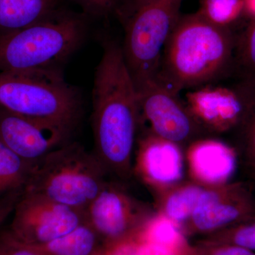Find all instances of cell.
Returning <instances> with one entry per match:
<instances>
[{
	"label": "cell",
	"mask_w": 255,
	"mask_h": 255,
	"mask_svg": "<svg viewBox=\"0 0 255 255\" xmlns=\"http://www.w3.org/2000/svg\"><path fill=\"white\" fill-rule=\"evenodd\" d=\"M243 11V0H201L198 13L209 22L228 28Z\"/></svg>",
	"instance_id": "7402d4cb"
},
{
	"label": "cell",
	"mask_w": 255,
	"mask_h": 255,
	"mask_svg": "<svg viewBox=\"0 0 255 255\" xmlns=\"http://www.w3.org/2000/svg\"><path fill=\"white\" fill-rule=\"evenodd\" d=\"M149 0H134V6H137L143 4V3L147 2Z\"/></svg>",
	"instance_id": "f1b7e54d"
},
{
	"label": "cell",
	"mask_w": 255,
	"mask_h": 255,
	"mask_svg": "<svg viewBox=\"0 0 255 255\" xmlns=\"http://www.w3.org/2000/svg\"><path fill=\"white\" fill-rule=\"evenodd\" d=\"M241 138V148L246 163L251 169L255 168V87L252 90L246 115L238 128Z\"/></svg>",
	"instance_id": "603a6c76"
},
{
	"label": "cell",
	"mask_w": 255,
	"mask_h": 255,
	"mask_svg": "<svg viewBox=\"0 0 255 255\" xmlns=\"http://www.w3.org/2000/svg\"><path fill=\"white\" fill-rule=\"evenodd\" d=\"M108 176L93 152L69 142L34 164L24 191L85 212Z\"/></svg>",
	"instance_id": "5b68a950"
},
{
	"label": "cell",
	"mask_w": 255,
	"mask_h": 255,
	"mask_svg": "<svg viewBox=\"0 0 255 255\" xmlns=\"http://www.w3.org/2000/svg\"><path fill=\"white\" fill-rule=\"evenodd\" d=\"M244 11L255 19V0H243Z\"/></svg>",
	"instance_id": "83f0119b"
},
{
	"label": "cell",
	"mask_w": 255,
	"mask_h": 255,
	"mask_svg": "<svg viewBox=\"0 0 255 255\" xmlns=\"http://www.w3.org/2000/svg\"><path fill=\"white\" fill-rule=\"evenodd\" d=\"M29 246L38 255H100L104 249L98 235L87 221L57 239Z\"/></svg>",
	"instance_id": "ac0fdd59"
},
{
	"label": "cell",
	"mask_w": 255,
	"mask_h": 255,
	"mask_svg": "<svg viewBox=\"0 0 255 255\" xmlns=\"http://www.w3.org/2000/svg\"><path fill=\"white\" fill-rule=\"evenodd\" d=\"M233 63L239 70L241 85L255 87V19L236 41Z\"/></svg>",
	"instance_id": "ffe728a7"
},
{
	"label": "cell",
	"mask_w": 255,
	"mask_h": 255,
	"mask_svg": "<svg viewBox=\"0 0 255 255\" xmlns=\"http://www.w3.org/2000/svg\"><path fill=\"white\" fill-rule=\"evenodd\" d=\"M205 186L191 179H182L173 185L152 194L155 209L182 229L194 214Z\"/></svg>",
	"instance_id": "2e32d148"
},
{
	"label": "cell",
	"mask_w": 255,
	"mask_h": 255,
	"mask_svg": "<svg viewBox=\"0 0 255 255\" xmlns=\"http://www.w3.org/2000/svg\"><path fill=\"white\" fill-rule=\"evenodd\" d=\"M255 218V199L243 183L206 187L181 231L187 238L209 236Z\"/></svg>",
	"instance_id": "30bf717a"
},
{
	"label": "cell",
	"mask_w": 255,
	"mask_h": 255,
	"mask_svg": "<svg viewBox=\"0 0 255 255\" xmlns=\"http://www.w3.org/2000/svg\"><path fill=\"white\" fill-rule=\"evenodd\" d=\"M72 133L53 124L0 108V140L20 157L36 164L70 141Z\"/></svg>",
	"instance_id": "4fadbf2b"
},
{
	"label": "cell",
	"mask_w": 255,
	"mask_h": 255,
	"mask_svg": "<svg viewBox=\"0 0 255 255\" xmlns=\"http://www.w3.org/2000/svg\"><path fill=\"white\" fill-rule=\"evenodd\" d=\"M34 164L20 157L0 140V196L24 191Z\"/></svg>",
	"instance_id": "d6986e66"
},
{
	"label": "cell",
	"mask_w": 255,
	"mask_h": 255,
	"mask_svg": "<svg viewBox=\"0 0 255 255\" xmlns=\"http://www.w3.org/2000/svg\"><path fill=\"white\" fill-rule=\"evenodd\" d=\"M207 244L230 245L255 253V218L201 238Z\"/></svg>",
	"instance_id": "44dd1931"
},
{
	"label": "cell",
	"mask_w": 255,
	"mask_h": 255,
	"mask_svg": "<svg viewBox=\"0 0 255 255\" xmlns=\"http://www.w3.org/2000/svg\"><path fill=\"white\" fill-rule=\"evenodd\" d=\"M0 108L73 133L81 117L79 92L61 70L0 73Z\"/></svg>",
	"instance_id": "277c9868"
},
{
	"label": "cell",
	"mask_w": 255,
	"mask_h": 255,
	"mask_svg": "<svg viewBox=\"0 0 255 255\" xmlns=\"http://www.w3.org/2000/svg\"><path fill=\"white\" fill-rule=\"evenodd\" d=\"M199 255H255L254 252L234 246L222 244H207L196 242Z\"/></svg>",
	"instance_id": "d4e9b609"
},
{
	"label": "cell",
	"mask_w": 255,
	"mask_h": 255,
	"mask_svg": "<svg viewBox=\"0 0 255 255\" xmlns=\"http://www.w3.org/2000/svg\"><path fill=\"white\" fill-rule=\"evenodd\" d=\"M252 170H253V175L255 180V168L252 169Z\"/></svg>",
	"instance_id": "f546056e"
},
{
	"label": "cell",
	"mask_w": 255,
	"mask_h": 255,
	"mask_svg": "<svg viewBox=\"0 0 255 255\" xmlns=\"http://www.w3.org/2000/svg\"><path fill=\"white\" fill-rule=\"evenodd\" d=\"M236 45L229 28L198 12L180 16L162 52L155 80L177 95L210 85L233 66Z\"/></svg>",
	"instance_id": "7a4b0ae2"
},
{
	"label": "cell",
	"mask_w": 255,
	"mask_h": 255,
	"mask_svg": "<svg viewBox=\"0 0 255 255\" xmlns=\"http://www.w3.org/2000/svg\"><path fill=\"white\" fill-rule=\"evenodd\" d=\"M139 130L132 174L137 176L152 194L184 179V149L148 130Z\"/></svg>",
	"instance_id": "7c38bea8"
},
{
	"label": "cell",
	"mask_w": 255,
	"mask_h": 255,
	"mask_svg": "<svg viewBox=\"0 0 255 255\" xmlns=\"http://www.w3.org/2000/svg\"><path fill=\"white\" fill-rule=\"evenodd\" d=\"M0 255H38L33 249L14 237L9 230L0 232Z\"/></svg>",
	"instance_id": "cb8c5ba5"
},
{
	"label": "cell",
	"mask_w": 255,
	"mask_h": 255,
	"mask_svg": "<svg viewBox=\"0 0 255 255\" xmlns=\"http://www.w3.org/2000/svg\"><path fill=\"white\" fill-rule=\"evenodd\" d=\"M253 88L204 85L188 92L184 102L210 136L214 137L240 127Z\"/></svg>",
	"instance_id": "8fae6325"
},
{
	"label": "cell",
	"mask_w": 255,
	"mask_h": 255,
	"mask_svg": "<svg viewBox=\"0 0 255 255\" xmlns=\"http://www.w3.org/2000/svg\"><path fill=\"white\" fill-rule=\"evenodd\" d=\"M23 191L9 193L0 196V225L14 211L15 205L22 195Z\"/></svg>",
	"instance_id": "4316f807"
},
{
	"label": "cell",
	"mask_w": 255,
	"mask_h": 255,
	"mask_svg": "<svg viewBox=\"0 0 255 255\" xmlns=\"http://www.w3.org/2000/svg\"><path fill=\"white\" fill-rule=\"evenodd\" d=\"M86 12L95 16L108 14L115 7L117 0H73Z\"/></svg>",
	"instance_id": "484cf974"
},
{
	"label": "cell",
	"mask_w": 255,
	"mask_h": 255,
	"mask_svg": "<svg viewBox=\"0 0 255 255\" xmlns=\"http://www.w3.org/2000/svg\"><path fill=\"white\" fill-rule=\"evenodd\" d=\"M182 0H149L134 6L122 47L135 87L155 80L167 40L180 17Z\"/></svg>",
	"instance_id": "8992f818"
},
{
	"label": "cell",
	"mask_w": 255,
	"mask_h": 255,
	"mask_svg": "<svg viewBox=\"0 0 255 255\" xmlns=\"http://www.w3.org/2000/svg\"><path fill=\"white\" fill-rule=\"evenodd\" d=\"M192 244L174 223L156 213L132 239L104 249L100 255H199Z\"/></svg>",
	"instance_id": "5bb4252c"
},
{
	"label": "cell",
	"mask_w": 255,
	"mask_h": 255,
	"mask_svg": "<svg viewBox=\"0 0 255 255\" xmlns=\"http://www.w3.org/2000/svg\"><path fill=\"white\" fill-rule=\"evenodd\" d=\"M93 153L108 175L126 182L132 176L139 129L136 88L122 47L104 44L92 90Z\"/></svg>",
	"instance_id": "6da1fadb"
},
{
	"label": "cell",
	"mask_w": 255,
	"mask_h": 255,
	"mask_svg": "<svg viewBox=\"0 0 255 255\" xmlns=\"http://www.w3.org/2000/svg\"><path fill=\"white\" fill-rule=\"evenodd\" d=\"M135 88L139 129L148 130L184 149L198 139L211 137L179 95L169 92L155 80Z\"/></svg>",
	"instance_id": "ba28073f"
},
{
	"label": "cell",
	"mask_w": 255,
	"mask_h": 255,
	"mask_svg": "<svg viewBox=\"0 0 255 255\" xmlns=\"http://www.w3.org/2000/svg\"><path fill=\"white\" fill-rule=\"evenodd\" d=\"M62 11L61 0H0V36L41 22Z\"/></svg>",
	"instance_id": "e0dca14e"
},
{
	"label": "cell",
	"mask_w": 255,
	"mask_h": 255,
	"mask_svg": "<svg viewBox=\"0 0 255 255\" xmlns=\"http://www.w3.org/2000/svg\"><path fill=\"white\" fill-rule=\"evenodd\" d=\"M189 179L205 187L230 182L236 167V152L226 142L206 137L184 148Z\"/></svg>",
	"instance_id": "9a60e30c"
},
{
	"label": "cell",
	"mask_w": 255,
	"mask_h": 255,
	"mask_svg": "<svg viewBox=\"0 0 255 255\" xmlns=\"http://www.w3.org/2000/svg\"><path fill=\"white\" fill-rule=\"evenodd\" d=\"M155 214V208L134 197L119 180H107L85 210L104 249L135 238Z\"/></svg>",
	"instance_id": "52a82bcc"
},
{
	"label": "cell",
	"mask_w": 255,
	"mask_h": 255,
	"mask_svg": "<svg viewBox=\"0 0 255 255\" xmlns=\"http://www.w3.org/2000/svg\"><path fill=\"white\" fill-rule=\"evenodd\" d=\"M86 21L81 15L60 11L28 27L0 36V73L61 70L81 44Z\"/></svg>",
	"instance_id": "3957f363"
},
{
	"label": "cell",
	"mask_w": 255,
	"mask_h": 255,
	"mask_svg": "<svg viewBox=\"0 0 255 255\" xmlns=\"http://www.w3.org/2000/svg\"><path fill=\"white\" fill-rule=\"evenodd\" d=\"M9 231L28 246H38L71 232L86 221L85 211L23 191L15 205Z\"/></svg>",
	"instance_id": "9c48e42d"
}]
</instances>
